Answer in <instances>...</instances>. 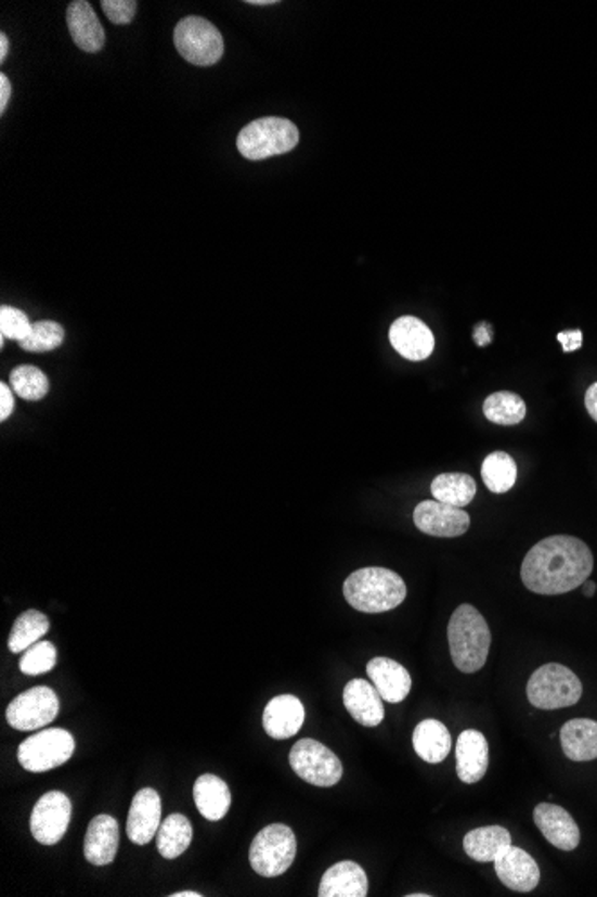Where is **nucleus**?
Listing matches in <instances>:
<instances>
[{
    "instance_id": "f257e3e1",
    "label": "nucleus",
    "mask_w": 597,
    "mask_h": 897,
    "mask_svg": "<svg viewBox=\"0 0 597 897\" xmlns=\"http://www.w3.org/2000/svg\"><path fill=\"white\" fill-rule=\"evenodd\" d=\"M593 569V552L582 539L549 536L528 552L521 579L538 595H563L583 586Z\"/></svg>"
},
{
    "instance_id": "f03ea898",
    "label": "nucleus",
    "mask_w": 597,
    "mask_h": 897,
    "mask_svg": "<svg viewBox=\"0 0 597 897\" xmlns=\"http://www.w3.org/2000/svg\"><path fill=\"white\" fill-rule=\"evenodd\" d=\"M451 657L459 672L475 674L485 667L492 635L485 618L475 605L456 607L447 626Z\"/></svg>"
},
{
    "instance_id": "7ed1b4c3",
    "label": "nucleus",
    "mask_w": 597,
    "mask_h": 897,
    "mask_svg": "<svg viewBox=\"0 0 597 897\" xmlns=\"http://www.w3.org/2000/svg\"><path fill=\"white\" fill-rule=\"evenodd\" d=\"M343 597L351 607L362 613H385L403 604L406 585L392 569L371 566L349 575Z\"/></svg>"
},
{
    "instance_id": "20e7f679",
    "label": "nucleus",
    "mask_w": 597,
    "mask_h": 897,
    "mask_svg": "<svg viewBox=\"0 0 597 897\" xmlns=\"http://www.w3.org/2000/svg\"><path fill=\"white\" fill-rule=\"evenodd\" d=\"M299 144V129L296 124L282 117H265L252 120L242 129L236 148L242 156L252 162L290 153Z\"/></svg>"
},
{
    "instance_id": "39448f33",
    "label": "nucleus",
    "mask_w": 597,
    "mask_h": 897,
    "mask_svg": "<svg viewBox=\"0 0 597 897\" xmlns=\"http://www.w3.org/2000/svg\"><path fill=\"white\" fill-rule=\"evenodd\" d=\"M527 692L535 708L560 709L574 706L582 699L583 687L572 670L558 663H547L530 677Z\"/></svg>"
},
{
    "instance_id": "423d86ee",
    "label": "nucleus",
    "mask_w": 597,
    "mask_h": 897,
    "mask_svg": "<svg viewBox=\"0 0 597 897\" xmlns=\"http://www.w3.org/2000/svg\"><path fill=\"white\" fill-rule=\"evenodd\" d=\"M297 838L291 828L271 824L255 836L250 844V867L263 877L285 874L296 860Z\"/></svg>"
},
{
    "instance_id": "0eeeda50",
    "label": "nucleus",
    "mask_w": 597,
    "mask_h": 897,
    "mask_svg": "<svg viewBox=\"0 0 597 897\" xmlns=\"http://www.w3.org/2000/svg\"><path fill=\"white\" fill-rule=\"evenodd\" d=\"M179 54L197 67H211L224 54V38L219 29L200 16H186L174 31Z\"/></svg>"
},
{
    "instance_id": "6e6552de",
    "label": "nucleus",
    "mask_w": 597,
    "mask_h": 897,
    "mask_svg": "<svg viewBox=\"0 0 597 897\" xmlns=\"http://www.w3.org/2000/svg\"><path fill=\"white\" fill-rule=\"evenodd\" d=\"M290 767L301 780L322 789L337 785L343 774L337 754L312 739L299 740L291 747Z\"/></svg>"
},
{
    "instance_id": "1a4fd4ad",
    "label": "nucleus",
    "mask_w": 597,
    "mask_h": 897,
    "mask_svg": "<svg viewBox=\"0 0 597 897\" xmlns=\"http://www.w3.org/2000/svg\"><path fill=\"white\" fill-rule=\"evenodd\" d=\"M76 751V742L65 729H46L22 742L18 761L29 772H47L67 764Z\"/></svg>"
},
{
    "instance_id": "9d476101",
    "label": "nucleus",
    "mask_w": 597,
    "mask_h": 897,
    "mask_svg": "<svg viewBox=\"0 0 597 897\" xmlns=\"http://www.w3.org/2000/svg\"><path fill=\"white\" fill-rule=\"evenodd\" d=\"M60 713V701L51 688L36 687L21 693L5 709L11 728L18 731H35L46 728Z\"/></svg>"
},
{
    "instance_id": "9b49d317",
    "label": "nucleus",
    "mask_w": 597,
    "mask_h": 897,
    "mask_svg": "<svg viewBox=\"0 0 597 897\" xmlns=\"http://www.w3.org/2000/svg\"><path fill=\"white\" fill-rule=\"evenodd\" d=\"M72 819V803L63 792L41 795L31 813V833L41 846H54L67 833Z\"/></svg>"
},
{
    "instance_id": "f8f14e48",
    "label": "nucleus",
    "mask_w": 597,
    "mask_h": 897,
    "mask_svg": "<svg viewBox=\"0 0 597 897\" xmlns=\"http://www.w3.org/2000/svg\"><path fill=\"white\" fill-rule=\"evenodd\" d=\"M414 522L420 533L434 538H458L470 527L469 514L439 500L420 502L414 511Z\"/></svg>"
},
{
    "instance_id": "ddd939ff",
    "label": "nucleus",
    "mask_w": 597,
    "mask_h": 897,
    "mask_svg": "<svg viewBox=\"0 0 597 897\" xmlns=\"http://www.w3.org/2000/svg\"><path fill=\"white\" fill-rule=\"evenodd\" d=\"M533 821L546 841L560 851H574L580 844V828L562 806L542 803L533 811Z\"/></svg>"
},
{
    "instance_id": "4468645a",
    "label": "nucleus",
    "mask_w": 597,
    "mask_h": 897,
    "mask_svg": "<svg viewBox=\"0 0 597 897\" xmlns=\"http://www.w3.org/2000/svg\"><path fill=\"white\" fill-rule=\"evenodd\" d=\"M388 337H390L393 349L404 359L419 362V360H426L429 355L433 354V332L429 330L428 324L420 321V319L412 318V316H404V318L393 321Z\"/></svg>"
},
{
    "instance_id": "2eb2a0df",
    "label": "nucleus",
    "mask_w": 597,
    "mask_h": 897,
    "mask_svg": "<svg viewBox=\"0 0 597 897\" xmlns=\"http://www.w3.org/2000/svg\"><path fill=\"white\" fill-rule=\"evenodd\" d=\"M494 867L501 883L516 893H531L541 882V869L536 861L516 846L508 847L501 857L495 858Z\"/></svg>"
},
{
    "instance_id": "dca6fc26",
    "label": "nucleus",
    "mask_w": 597,
    "mask_h": 897,
    "mask_svg": "<svg viewBox=\"0 0 597 897\" xmlns=\"http://www.w3.org/2000/svg\"><path fill=\"white\" fill-rule=\"evenodd\" d=\"M161 825V799L154 789H142L134 795L128 817V836L131 842L145 846L153 841Z\"/></svg>"
},
{
    "instance_id": "f3484780",
    "label": "nucleus",
    "mask_w": 597,
    "mask_h": 897,
    "mask_svg": "<svg viewBox=\"0 0 597 897\" xmlns=\"http://www.w3.org/2000/svg\"><path fill=\"white\" fill-rule=\"evenodd\" d=\"M304 706L296 695L285 693L272 699L263 712V729L271 739L286 740L296 736L304 723Z\"/></svg>"
},
{
    "instance_id": "a211bd4d",
    "label": "nucleus",
    "mask_w": 597,
    "mask_h": 897,
    "mask_svg": "<svg viewBox=\"0 0 597 897\" xmlns=\"http://www.w3.org/2000/svg\"><path fill=\"white\" fill-rule=\"evenodd\" d=\"M343 706L358 723L365 728H376L384 722V697L373 682L365 679H352L343 688Z\"/></svg>"
},
{
    "instance_id": "6ab92c4d",
    "label": "nucleus",
    "mask_w": 597,
    "mask_h": 897,
    "mask_svg": "<svg viewBox=\"0 0 597 897\" xmlns=\"http://www.w3.org/2000/svg\"><path fill=\"white\" fill-rule=\"evenodd\" d=\"M489 769V742L480 731L467 729L456 742V774L459 780L472 785L483 780Z\"/></svg>"
},
{
    "instance_id": "aec40b11",
    "label": "nucleus",
    "mask_w": 597,
    "mask_h": 897,
    "mask_svg": "<svg viewBox=\"0 0 597 897\" xmlns=\"http://www.w3.org/2000/svg\"><path fill=\"white\" fill-rule=\"evenodd\" d=\"M368 679L387 703H403L412 690V676L401 663L374 657L367 665Z\"/></svg>"
},
{
    "instance_id": "412c9836",
    "label": "nucleus",
    "mask_w": 597,
    "mask_h": 897,
    "mask_svg": "<svg viewBox=\"0 0 597 897\" xmlns=\"http://www.w3.org/2000/svg\"><path fill=\"white\" fill-rule=\"evenodd\" d=\"M67 26L72 40L85 52H99L106 41V33L95 11L87 0H74L67 10Z\"/></svg>"
},
{
    "instance_id": "4be33fe9",
    "label": "nucleus",
    "mask_w": 597,
    "mask_h": 897,
    "mask_svg": "<svg viewBox=\"0 0 597 897\" xmlns=\"http://www.w3.org/2000/svg\"><path fill=\"white\" fill-rule=\"evenodd\" d=\"M367 893V874L354 861H340L329 867L319 885L321 897H365Z\"/></svg>"
},
{
    "instance_id": "5701e85b",
    "label": "nucleus",
    "mask_w": 597,
    "mask_h": 897,
    "mask_svg": "<svg viewBox=\"0 0 597 897\" xmlns=\"http://www.w3.org/2000/svg\"><path fill=\"white\" fill-rule=\"evenodd\" d=\"M120 830L112 816H98L88 825L85 838V858L92 866H109L118 851Z\"/></svg>"
},
{
    "instance_id": "b1692460",
    "label": "nucleus",
    "mask_w": 597,
    "mask_h": 897,
    "mask_svg": "<svg viewBox=\"0 0 597 897\" xmlns=\"http://www.w3.org/2000/svg\"><path fill=\"white\" fill-rule=\"evenodd\" d=\"M563 754L572 761L597 759V722L588 718H574L560 731Z\"/></svg>"
},
{
    "instance_id": "393cba45",
    "label": "nucleus",
    "mask_w": 597,
    "mask_h": 897,
    "mask_svg": "<svg viewBox=\"0 0 597 897\" xmlns=\"http://www.w3.org/2000/svg\"><path fill=\"white\" fill-rule=\"evenodd\" d=\"M194 799L200 816L211 822L220 821L230 810V786L217 776H200L199 780L195 781Z\"/></svg>"
},
{
    "instance_id": "a878e982",
    "label": "nucleus",
    "mask_w": 597,
    "mask_h": 897,
    "mask_svg": "<svg viewBox=\"0 0 597 897\" xmlns=\"http://www.w3.org/2000/svg\"><path fill=\"white\" fill-rule=\"evenodd\" d=\"M511 846L510 831L503 825H485L469 831L464 838V849L472 860L495 861Z\"/></svg>"
},
{
    "instance_id": "bb28decb",
    "label": "nucleus",
    "mask_w": 597,
    "mask_h": 897,
    "mask_svg": "<svg viewBox=\"0 0 597 897\" xmlns=\"http://www.w3.org/2000/svg\"><path fill=\"white\" fill-rule=\"evenodd\" d=\"M412 740H414L415 753L419 754V758L426 764L444 761L450 756L451 745H453L447 728L433 718L419 722Z\"/></svg>"
},
{
    "instance_id": "cd10ccee",
    "label": "nucleus",
    "mask_w": 597,
    "mask_h": 897,
    "mask_svg": "<svg viewBox=\"0 0 597 897\" xmlns=\"http://www.w3.org/2000/svg\"><path fill=\"white\" fill-rule=\"evenodd\" d=\"M192 836H194V830L189 819L181 813H172L161 822L156 833L159 855L167 860L181 857L192 844Z\"/></svg>"
},
{
    "instance_id": "c85d7f7f",
    "label": "nucleus",
    "mask_w": 597,
    "mask_h": 897,
    "mask_svg": "<svg viewBox=\"0 0 597 897\" xmlns=\"http://www.w3.org/2000/svg\"><path fill=\"white\" fill-rule=\"evenodd\" d=\"M431 495L434 500L447 503L453 508H465L476 497L475 478L465 473H442L431 483Z\"/></svg>"
},
{
    "instance_id": "c756f323",
    "label": "nucleus",
    "mask_w": 597,
    "mask_h": 897,
    "mask_svg": "<svg viewBox=\"0 0 597 897\" xmlns=\"http://www.w3.org/2000/svg\"><path fill=\"white\" fill-rule=\"evenodd\" d=\"M49 627H51V622L40 611L29 610L22 613L10 632V640H8L10 651L15 654L26 652L29 646L40 641L41 636L49 632Z\"/></svg>"
},
{
    "instance_id": "7c9ffc66",
    "label": "nucleus",
    "mask_w": 597,
    "mask_h": 897,
    "mask_svg": "<svg viewBox=\"0 0 597 897\" xmlns=\"http://www.w3.org/2000/svg\"><path fill=\"white\" fill-rule=\"evenodd\" d=\"M483 412L486 420L495 425L511 426L519 425L527 418V403L521 396L508 390H499L486 398L483 403Z\"/></svg>"
},
{
    "instance_id": "2f4dec72",
    "label": "nucleus",
    "mask_w": 597,
    "mask_h": 897,
    "mask_svg": "<svg viewBox=\"0 0 597 897\" xmlns=\"http://www.w3.org/2000/svg\"><path fill=\"white\" fill-rule=\"evenodd\" d=\"M483 483L492 492L503 495L516 486L517 464L506 451H494L485 457L481 466Z\"/></svg>"
},
{
    "instance_id": "473e14b6",
    "label": "nucleus",
    "mask_w": 597,
    "mask_h": 897,
    "mask_svg": "<svg viewBox=\"0 0 597 897\" xmlns=\"http://www.w3.org/2000/svg\"><path fill=\"white\" fill-rule=\"evenodd\" d=\"M11 389L27 401H40L49 393V379L35 366H18L11 371Z\"/></svg>"
},
{
    "instance_id": "72a5a7b5",
    "label": "nucleus",
    "mask_w": 597,
    "mask_h": 897,
    "mask_svg": "<svg viewBox=\"0 0 597 897\" xmlns=\"http://www.w3.org/2000/svg\"><path fill=\"white\" fill-rule=\"evenodd\" d=\"M63 341H65V330L62 324L56 321H36L33 323L31 334L24 338L21 344L22 349L31 351V354H43V351H52V349L60 348Z\"/></svg>"
},
{
    "instance_id": "f704fd0d",
    "label": "nucleus",
    "mask_w": 597,
    "mask_h": 897,
    "mask_svg": "<svg viewBox=\"0 0 597 897\" xmlns=\"http://www.w3.org/2000/svg\"><path fill=\"white\" fill-rule=\"evenodd\" d=\"M56 646L51 641H38L22 652L21 670L26 676H41L51 672L56 665Z\"/></svg>"
},
{
    "instance_id": "c9c22d12",
    "label": "nucleus",
    "mask_w": 597,
    "mask_h": 897,
    "mask_svg": "<svg viewBox=\"0 0 597 897\" xmlns=\"http://www.w3.org/2000/svg\"><path fill=\"white\" fill-rule=\"evenodd\" d=\"M33 323L26 313L15 307L0 308V335L2 338H13L22 343L31 334Z\"/></svg>"
},
{
    "instance_id": "e433bc0d",
    "label": "nucleus",
    "mask_w": 597,
    "mask_h": 897,
    "mask_svg": "<svg viewBox=\"0 0 597 897\" xmlns=\"http://www.w3.org/2000/svg\"><path fill=\"white\" fill-rule=\"evenodd\" d=\"M101 5H103L107 18L117 26L129 24L137 15V10H139V2H134V0H103Z\"/></svg>"
},
{
    "instance_id": "4c0bfd02",
    "label": "nucleus",
    "mask_w": 597,
    "mask_h": 897,
    "mask_svg": "<svg viewBox=\"0 0 597 897\" xmlns=\"http://www.w3.org/2000/svg\"><path fill=\"white\" fill-rule=\"evenodd\" d=\"M557 338L558 343L562 344L563 351L571 354V351L582 348L583 332L582 330H569V332H560Z\"/></svg>"
},
{
    "instance_id": "58836bf2",
    "label": "nucleus",
    "mask_w": 597,
    "mask_h": 897,
    "mask_svg": "<svg viewBox=\"0 0 597 897\" xmlns=\"http://www.w3.org/2000/svg\"><path fill=\"white\" fill-rule=\"evenodd\" d=\"M13 409H15V398H13L10 385L0 384V420H8L13 414Z\"/></svg>"
},
{
    "instance_id": "ea45409f",
    "label": "nucleus",
    "mask_w": 597,
    "mask_h": 897,
    "mask_svg": "<svg viewBox=\"0 0 597 897\" xmlns=\"http://www.w3.org/2000/svg\"><path fill=\"white\" fill-rule=\"evenodd\" d=\"M11 92H13V87H11L10 77L2 74V76H0V113H4L5 110H8Z\"/></svg>"
},
{
    "instance_id": "a19ab883",
    "label": "nucleus",
    "mask_w": 597,
    "mask_h": 897,
    "mask_svg": "<svg viewBox=\"0 0 597 897\" xmlns=\"http://www.w3.org/2000/svg\"><path fill=\"white\" fill-rule=\"evenodd\" d=\"M585 407H587L590 418L597 421V382L588 387L587 395H585Z\"/></svg>"
},
{
    "instance_id": "79ce46f5",
    "label": "nucleus",
    "mask_w": 597,
    "mask_h": 897,
    "mask_svg": "<svg viewBox=\"0 0 597 897\" xmlns=\"http://www.w3.org/2000/svg\"><path fill=\"white\" fill-rule=\"evenodd\" d=\"M10 52V38L5 37L4 33L0 35V62H5Z\"/></svg>"
},
{
    "instance_id": "37998d69",
    "label": "nucleus",
    "mask_w": 597,
    "mask_h": 897,
    "mask_svg": "<svg viewBox=\"0 0 597 897\" xmlns=\"http://www.w3.org/2000/svg\"><path fill=\"white\" fill-rule=\"evenodd\" d=\"M583 585H585V595L593 597L594 591H596V585H594V582H590V580H588V579L585 580V582H583Z\"/></svg>"
},
{
    "instance_id": "c03bdc74",
    "label": "nucleus",
    "mask_w": 597,
    "mask_h": 897,
    "mask_svg": "<svg viewBox=\"0 0 597 897\" xmlns=\"http://www.w3.org/2000/svg\"><path fill=\"white\" fill-rule=\"evenodd\" d=\"M172 897H200L203 894L192 893V890H184V893L170 894Z\"/></svg>"
},
{
    "instance_id": "a18cd8bd",
    "label": "nucleus",
    "mask_w": 597,
    "mask_h": 897,
    "mask_svg": "<svg viewBox=\"0 0 597 897\" xmlns=\"http://www.w3.org/2000/svg\"><path fill=\"white\" fill-rule=\"evenodd\" d=\"M249 4H252V5H271V4H276V0H249Z\"/></svg>"
},
{
    "instance_id": "49530a36",
    "label": "nucleus",
    "mask_w": 597,
    "mask_h": 897,
    "mask_svg": "<svg viewBox=\"0 0 597 897\" xmlns=\"http://www.w3.org/2000/svg\"><path fill=\"white\" fill-rule=\"evenodd\" d=\"M408 897H429V894H408Z\"/></svg>"
}]
</instances>
